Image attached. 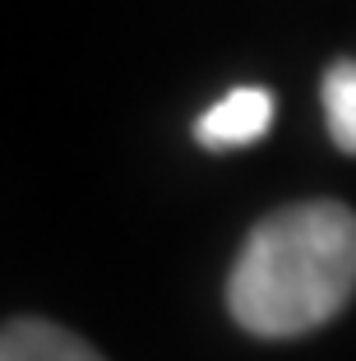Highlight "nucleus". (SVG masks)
<instances>
[{
    "mask_svg": "<svg viewBox=\"0 0 356 361\" xmlns=\"http://www.w3.org/2000/svg\"><path fill=\"white\" fill-rule=\"evenodd\" d=\"M324 121H329V139L343 153L356 158V61H333L324 70Z\"/></svg>",
    "mask_w": 356,
    "mask_h": 361,
    "instance_id": "20e7f679",
    "label": "nucleus"
},
{
    "mask_svg": "<svg viewBox=\"0 0 356 361\" xmlns=\"http://www.w3.org/2000/svg\"><path fill=\"white\" fill-rule=\"evenodd\" d=\"M273 126V93L269 88H231L195 121V139L204 149H245L264 139Z\"/></svg>",
    "mask_w": 356,
    "mask_h": 361,
    "instance_id": "f03ea898",
    "label": "nucleus"
},
{
    "mask_svg": "<svg viewBox=\"0 0 356 361\" xmlns=\"http://www.w3.org/2000/svg\"><path fill=\"white\" fill-rule=\"evenodd\" d=\"M0 361H106V357L51 319H10L0 329Z\"/></svg>",
    "mask_w": 356,
    "mask_h": 361,
    "instance_id": "7ed1b4c3",
    "label": "nucleus"
},
{
    "mask_svg": "<svg viewBox=\"0 0 356 361\" xmlns=\"http://www.w3.org/2000/svg\"><path fill=\"white\" fill-rule=\"evenodd\" d=\"M356 292V213L305 200L269 213L227 274V310L254 338H301Z\"/></svg>",
    "mask_w": 356,
    "mask_h": 361,
    "instance_id": "f257e3e1",
    "label": "nucleus"
}]
</instances>
